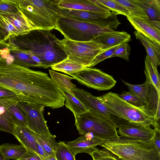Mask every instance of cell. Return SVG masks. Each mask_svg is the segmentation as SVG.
Masks as SVG:
<instances>
[{"mask_svg":"<svg viewBox=\"0 0 160 160\" xmlns=\"http://www.w3.org/2000/svg\"><path fill=\"white\" fill-rule=\"evenodd\" d=\"M9 54H0V86L20 92L31 104L58 108L64 97L48 74L15 64Z\"/></svg>","mask_w":160,"mask_h":160,"instance_id":"cell-1","label":"cell"},{"mask_svg":"<svg viewBox=\"0 0 160 160\" xmlns=\"http://www.w3.org/2000/svg\"><path fill=\"white\" fill-rule=\"evenodd\" d=\"M58 39L50 30L36 29L10 38L7 42V48L25 53L37 62L40 68L46 69L67 57L57 43Z\"/></svg>","mask_w":160,"mask_h":160,"instance_id":"cell-2","label":"cell"},{"mask_svg":"<svg viewBox=\"0 0 160 160\" xmlns=\"http://www.w3.org/2000/svg\"><path fill=\"white\" fill-rule=\"evenodd\" d=\"M100 146L121 160H160V152L152 139L140 140L121 137L105 141Z\"/></svg>","mask_w":160,"mask_h":160,"instance_id":"cell-3","label":"cell"},{"mask_svg":"<svg viewBox=\"0 0 160 160\" xmlns=\"http://www.w3.org/2000/svg\"><path fill=\"white\" fill-rule=\"evenodd\" d=\"M59 0H18L19 10L36 29H54L61 15Z\"/></svg>","mask_w":160,"mask_h":160,"instance_id":"cell-4","label":"cell"},{"mask_svg":"<svg viewBox=\"0 0 160 160\" xmlns=\"http://www.w3.org/2000/svg\"><path fill=\"white\" fill-rule=\"evenodd\" d=\"M98 97L115 116L127 121L152 125L154 128L157 124L154 118L145 105L140 107L134 106L121 99L118 94L112 92Z\"/></svg>","mask_w":160,"mask_h":160,"instance_id":"cell-5","label":"cell"},{"mask_svg":"<svg viewBox=\"0 0 160 160\" xmlns=\"http://www.w3.org/2000/svg\"><path fill=\"white\" fill-rule=\"evenodd\" d=\"M74 125L81 135L91 134L105 141L119 138L117 127L101 114L92 109L75 118Z\"/></svg>","mask_w":160,"mask_h":160,"instance_id":"cell-6","label":"cell"},{"mask_svg":"<svg viewBox=\"0 0 160 160\" xmlns=\"http://www.w3.org/2000/svg\"><path fill=\"white\" fill-rule=\"evenodd\" d=\"M71 40L88 42L98 35L114 31L110 28L60 15L55 28Z\"/></svg>","mask_w":160,"mask_h":160,"instance_id":"cell-7","label":"cell"},{"mask_svg":"<svg viewBox=\"0 0 160 160\" xmlns=\"http://www.w3.org/2000/svg\"><path fill=\"white\" fill-rule=\"evenodd\" d=\"M57 43L63 50L69 59L81 63L86 68L97 55L105 50L95 41L80 42L65 38L58 39Z\"/></svg>","mask_w":160,"mask_h":160,"instance_id":"cell-8","label":"cell"},{"mask_svg":"<svg viewBox=\"0 0 160 160\" xmlns=\"http://www.w3.org/2000/svg\"><path fill=\"white\" fill-rule=\"evenodd\" d=\"M61 15L77 20L106 27L115 31L120 23L117 15L111 12H99L60 8Z\"/></svg>","mask_w":160,"mask_h":160,"instance_id":"cell-9","label":"cell"},{"mask_svg":"<svg viewBox=\"0 0 160 160\" xmlns=\"http://www.w3.org/2000/svg\"><path fill=\"white\" fill-rule=\"evenodd\" d=\"M69 75L80 83L99 91L109 90L117 82L111 75L92 68H87Z\"/></svg>","mask_w":160,"mask_h":160,"instance_id":"cell-10","label":"cell"},{"mask_svg":"<svg viewBox=\"0 0 160 160\" xmlns=\"http://www.w3.org/2000/svg\"><path fill=\"white\" fill-rule=\"evenodd\" d=\"M0 21L7 35L6 41L10 38L23 35L36 29L20 10L17 12L0 13Z\"/></svg>","mask_w":160,"mask_h":160,"instance_id":"cell-11","label":"cell"},{"mask_svg":"<svg viewBox=\"0 0 160 160\" xmlns=\"http://www.w3.org/2000/svg\"><path fill=\"white\" fill-rule=\"evenodd\" d=\"M17 104L25 114L29 129L42 135H53L50 132L44 117V107L22 100L18 102Z\"/></svg>","mask_w":160,"mask_h":160,"instance_id":"cell-12","label":"cell"},{"mask_svg":"<svg viewBox=\"0 0 160 160\" xmlns=\"http://www.w3.org/2000/svg\"><path fill=\"white\" fill-rule=\"evenodd\" d=\"M71 91L88 110L92 109L99 113L113 123L117 128L126 121L115 116L98 97L93 95L90 92L77 87L72 89Z\"/></svg>","mask_w":160,"mask_h":160,"instance_id":"cell-13","label":"cell"},{"mask_svg":"<svg viewBox=\"0 0 160 160\" xmlns=\"http://www.w3.org/2000/svg\"><path fill=\"white\" fill-rule=\"evenodd\" d=\"M150 126L125 121L118 125V133L120 136L140 140H149L153 138L155 130Z\"/></svg>","mask_w":160,"mask_h":160,"instance_id":"cell-14","label":"cell"},{"mask_svg":"<svg viewBox=\"0 0 160 160\" xmlns=\"http://www.w3.org/2000/svg\"><path fill=\"white\" fill-rule=\"evenodd\" d=\"M105 141L90 136L82 135L71 141L67 142L66 144L74 156L78 153H86L90 154L96 146L100 145Z\"/></svg>","mask_w":160,"mask_h":160,"instance_id":"cell-15","label":"cell"},{"mask_svg":"<svg viewBox=\"0 0 160 160\" xmlns=\"http://www.w3.org/2000/svg\"><path fill=\"white\" fill-rule=\"evenodd\" d=\"M22 100L19 97L0 98V131L13 135L15 124L8 108L12 105Z\"/></svg>","mask_w":160,"mask_h":160,"instance_id":"cell-16","label":"cell"},{"mask_svg":"<svg viewBox=\"0 0 160 160\" xmlns=\"http://www.w3.org/2000/svg\"><path fill=\"white\" fill-rule=\"evenodd\" d=\"M127 18L136 31L160 43V29L148 19L130 15Z\"/></svg>","mask_w":160,"mask_h":160,"instance_id":"cell-17","label":"cell"},{"mask_svg":"<svg viewBox=\"0 0 160 160\" xmlns=\"http://www.w3.org/2000/svg\"><path fill=\"white\" fill-rule=\"evenodd\" d=\"M131 37L126 32L114 31L99 35L93 40L99 44L103 50H106L124 42H128L131 40Z\"/></svg>","mask_w":160,"mask_h":160,"instance_id":"cell-18","label":"cell"},{"mask_svg":"<svg viewBox=\"0 0 160 160\" xmlns=\"http://www.w3.org/2000/svg\"><path fill=\"white\" fill-rule=\"evenodd\" d=\"M60 8H66L99 12H110L93 0H59Z\"/></svg>","mask_w":160,"mask_h":160,"instance_id":"cell-19","label":"cell"},{"mask_svg":"<svg viewBox=\"0 0 160 160\" xmlns=\"http://www.w3.org/2000/svg\"><path fill=\"white\" fill-rule=\"evenodd\" d=\"M134 33L146 48L147 55L153 64L158 67L160 64V43L136 31Z\"/></svg>","mask_w":160,"mask_h":160,"instance_id":"cell-20","label":"cell"},{"mask_svg":"<svg viewBox=\"0 0 160 160\" xmlns=\"http://www.w3.org/2000/svg\"><path fill=\"white\" fill-rule=\"evenodd\" d=\"M140 6L148 19L160 29V1L159 0H133Z\"/></svg>","mask_w":160,"mask_h":160,"instance_id":"cell-21","label":"cell"},{"mask_svg":"<svg viewBox=\"0 0 160 160\" xmlns=\"http://www.w3.org/2000/svg\"><path fill=\"white\" fill-rule=\"evenodd\" d=\"M13 135L26 149L36 153V143L37 140L32 130L28 127L15 124Z\"/></svg>","mask_w":160,"mask_h":160,"instance_id":"cell-22","label":"cell"},{"mask_svg":"<svg viewBox=\"0 0 160 160\" xmlns=\"http://www.w3.org/2000/svg\"><path fill=\"white\" fill-rule=\"evenodd\" d=\"M58 88L65 98L66 108L73 113L75 118L88 111V109L76 97L72 91Z\"/></svg>","mask_w":160,"mask_h":160,"instance_id":"cell-23","label":"cell"},{"mask_svg":"<svg viewBox=\"0 0 160 160\" xmlns=\"http://www.w3.org/2000/svg\"><path fill=\"white\" fill-rule=\"evenodd\" d=\"M128 87L129 91L134 94L145 104L148 102L151 94V84L146 78V81L143 84L135 85L130 84L122 80Z\"/></svg>","mask_w":160,"mask_h":160,"instance_id":"cell-24","label":"cell"},{"mask_svg":"<svg viewBox=\"0 0 160 160\" xmlns=\"http://www.w3.org/2000/svg\"><path fill=\"white\" fill-rule=\"evenodd\" d=\"M144 73L151 84L155 88L158 93L160 94V75L155 66L147 55L145 59Z\"/></svg>","mask_w":160,"mask_h":160,"instance_id":"cell-25","label":"cell"},{"mask_svg":"<svg viewBox=\"0 0 160 160\" xmlns=\"http://www.w3.org/2000/svg\"><path fill=\"white\" fill-rule=\"evenodd\" d=\"M51 68L53 71L61 72L69 75L87 68L83 65L68 57L60 62L52 66Z\"/></svg>","mask_w":160,"mask_h":160,"instance_id":"cell-26","label":"cell"},{"mask_svg":"<svg viewBox=\"0 0 160 160\" xmlns=\"http://www.w3.org/2000/svg\"><path fill=\"white\" fill-rule=\"evenodd\" d=\"M1 152L6 160L18 159L27 151L22 145L5 143L0 145Z\"/></svg>","mask_w":160,"mask_h":160,"instance_id":"cell-27","label":"cell"},{"mask_svg":"<svg viewBox=\"0 0 160 160\" xmlns=\"http://www.w3.org/2000/svg\"><path fill=\"white\" fill-rule=\"evenodd\" d=\"M8 49L12 61L15 64L26 68H40L37 62L25 53L17 50L9 48Z\"/></svg>","mask_w":160,"mask_h":160,"instance_id":"cell-28","label":"cell"},{"mask_svg":"<svg viewBox=\"0 0 160 160\" xmlns=\"http://www.w3.org/2000/svg\"><path fill=\"white\" fill-rule=\"evenodd\" d=\"M160 94H158L154 87L151 86V94L148 103L145 105V108L154 118L156 123L160 125Z\"/></svg>","mask_w":160,"mask_h":160,"instance_id":"cell-29","label":"cell"},{"mask_svg":"<svg viewBox=\"0 0 160 160\" xmlns=\"http://www.w3.org/2000/svg\"><path fill=\"white\" fill-rule=\"evenodd\" d=\"M49 72L51 79L54 84L58 88L71 91L76 86L71 80L74 79L73 77L59 73L49 69Z\"/></svg>","mask_w":160,"mask_h":160,"instance_id":"cell-30","label":"cell"},{"mask_svg":"<svg viewBox=\"0 0 160 160\" xmlns=\"http://www.w3.org/2000/svg\"><path fill=\"white\" fill-rule=\"evenodd\" d=\"M32 131L36 140L42 146L48 155L55 156V152L58 146V142L55 140L54 136L42 135Z\"/></svg>","mask_w":160,"mask_h":160,"instance_id":"cell-31","label":"cell"},{"mask_svg":"<svg viewBox=\"0 0 160 160\" xmlns=\"http://www.w3.org/2000/svg\"><path fill=\"white\" fill-rule=\"evenodd\" d=\"M93 1L117 15L122 14L127 17L130 15L129 12L124 6L115 0H93Z\"/></svg>","mask_w":160,"mask_h":160,"instance_id":"cell-32","label":"cell"},{"mask_svg":"<svg viewBox=\"0 0 160 160\" xmlns=\"http://www.w3.org/2000/svg\"><path fill=\"white\" fill-rule=\"evenodd\" d=\"M8 110L12 117L15 124L28 127V123L27 118L17 103L10 106Z\"/></svg>","mask_w":160,"mask_h":160,"instance_id":"cell-33","label":"cell"},{"mask_svg":"<svg viewBox=\"0 0 160 160\" xmlns=\"http://www.w3.org/2000/svg\"><path fill=\"white\" fill-rule=\"evenodd\" d=\"M115 0L127 9L129 12V15L148 19L147 16L143 10L133 0Z\"/></svg>","mask_w":160,"mask_h":160,"instance_id":"cell-34","label":"cell"},{"mask_svg":"<svg viewBox=\"0 0 160 160\" xmlns=\"http://www.w3.org/2000/svg\"><path fill=\"white\" fill-rule=\"evenodd\" d=\"M55 155L57 160H76L75 156L66 144L62 141L58 142Z\"/></svg>","mask_w":160,"mask_h":160,"instance_id":"cell-35","label":"cell"},{"mask_svg":"<svg viewBox=\"0 0 160 160\" xmlns=\"http://www.w3.org/2000/svg\"><path fill=\"white\" fill-rule=\"evenodd\" d=\"M89 155L93 160H117V156L105 148L99 149L95 147Z\"/></svg>","mask_w":160,"mask_h":160,"instance_id":"cell-36","label":"cell"},{"mask_svg":"<svg viewBox=\"0 0 160 160\" xmlns=\"http://www.w3.org/2000/svg\"><path fill=\"white\" fill-rule=\"evenodd\" d=\"M19 11L18 0H0V13L17 12Z\"/></svg>","mask_w":160,"mask_h":160,"instance_id":"cell-37","label":"cell"},{"mask_svg":"<svg viewBox=\"0 0 160 160\" xmlns=\"http://www.w3.org/2000/svg\"><path fill=\"white\" fill-rule=\"evenodd\" d=\"M119 97L129 103L136 107H140L146 105L140 99L130 92L123 91Z\"/></svg>","mask_w":160,"mask_h":160,"instance_id":"cell-38","label":"cell"},{"mask_svg":"<svg viewBox=\"0 0 160 160\" xmlns=\"http://www.w3.org/2000/svg\"><path fill=\"white\" fill-rule=\"evenodd\" d=\"M130 50V47L128 42H124L118 46L111 58L118 57L128 61Z\"/></svg>","mask_w":160,"mask_h":160,"instance_id":"cell-39","label":"cell"},{"mask_svg":"<svg viewBox=\"0 0 160 160\" xmlns=\"http://www.w3.org/2000/svg\"><path fill=\"white\" fill-rule=\"evenodd\" d=\"M119 45L115 46L103 51L97 55L91 63L89 68L93 67L105 59L111 58Z\"/></svg>","mask_w":160,"mask_h":160,"instance_id":"cell-40","label":"cell"},{"mask_svg":"<svg viewBox=\"0 0 160 160\" xmlns=\"http://www.w3.org/2000/svg\"><path fill=\"white\" fill-rule=\"evenodd\" d=\"M19 97L24 100V96L20 92L8 88L0 86V98Z\"/></svg>","mask_w":160,"mask_h":160,"instance_id":"cell-41","label":"cell"},{"mask_svg":"<svg viewBox=\"0 0 160 160\" xmlns=\"http://www.w3.org/2000/svg\"><path fill=\"white\" fill-rule=\"evenodd\" d=\"M16 160H42L36 152L27 149L26 152L19 158Z\"/></svg>","mask_w":160,"mask_h":160,"instance_id":"cell-42","label":"cell"},{"mask_svg":"<svg viewBox=\"0 0 160 160\" xmlns=\"http://www.w3.org/2000/svg\"><path fill=\"white\" fill-rule=\"evenodd\" d=\"M154 129L155 133L152 140L157 149L160 152V131H158L155 129Z\"/></svg>","mask_w":160,"mask_h":160,"instance_id":"cell-43","label":"cell"},{"mask_svg":"<svg viewBox=\"0 0 160 160\" xmlns=\"http://www.w3.org/2000/svg\"><path fill=\"white\" fill-rule=\"evenodd\" d=\"M36 153L39 155L43 157H46L48 156L44 148L37 140L36 143Z\"/></svg>","mask_w":160,"mask_h":160,"instance_id":"cell-44","label":"cell"},{"mask_svg":"<svg viewBox=\"0 0 160 160\" xmlns=\"http://www.w3.org/2000/svg\"><path fill=\"white\" fill-rule=\"evenodd\" d=\"M5 37L0 32V51L7 48V43L5 41Z\"/></svg>","mask_w":160,"mask_h":160,"instance_id":"cell-45","label":"cell"},{"mask_svg":"<svg viewBox=\"0 0 160 160\" xmlns=\"http://www.w3.org/2000/svg\"><path fill=\"white\" fill-rule=\"evenodd\" d=\"M39 156L42 160H57L54 156L48 155L46 157Z\"/></svg>","mask_w":160,"mask_h":160,"instance_id":"cell-46","label":"cell"},{"mask_svg":"<svg viewBox=\"0 0 160 160\" xmlns=\"http://www.w3.org/2000/svg\"><path fill=\"white\" fill-rule=\"evenodd\" d=\"M0 32L5 37V41L6 42V38L7 36V34L4 30L2 24L1 22L0 21Z\"/></svg>","mask_w":160,"mask_h":160,"instance_id":"cell-47","label":"cell"},{"mask_svg":"<svg viewBox=\"0 0 160 160\" xmlns=\"http://www.w3.org/2000/svg\"><path fill=\"white\" fill-rule=\"evenodd\" d=\"M0 160H6L4 157L0 148Z\"/></svg>","mask_w":160,"mask_h":160,"instance_id":"cell-48","label":"cell"},{"mask_svg":"<svg viewBox=\"0 0 160 160\" xmlns=\"http://www.w3.org/2000/svg\"><path fill=\"white\" fill-rule=\"evenodd\" d=\"M117 160H121V159H120L118 157H117Z\"/></svg>","mask_w":160,"mask_h":160,"instance_id":"cell-49","label":"cell"}]
</instances>
